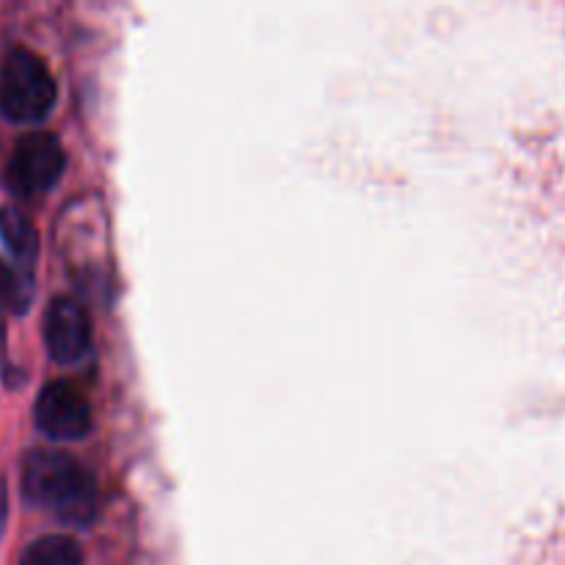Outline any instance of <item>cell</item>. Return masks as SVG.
Segmentation results:
<instances>
[{
    "mask_svg": "<svg viewBox=\"0 0 565 565\" xmlns=\"http://www.w3.org/2000/svg\"><path fill=\"white\" fill-rule=\"evenodd\" d=\"M22 494L70 527H86L97 516V480L66 452H28L22 463Z\"/></svg>",
    "mask_w": 565,
    "mask_h": 565,
    "instance_id": "6da1fadb",
    "label": "cell"
},
{
    "mask_svg": "<svg viewBox=\"0 0 565 565\" xmlns=\"http://www.w3.org/2000/svg\"><path fill=\"white\" fill-rule=\"evenodd\" d=\"M58 103V83L47 61L14 47L0 64V114L17 125H39Z\"/></svg>",
    "mask_w": 565,
    "mask_h": 565,
    "instance_id": "7a4b0ae2",
    "label": "cell"
},
{
    "mask_svg": "<svg viewBox=\"0 0 565 565\" xmlns=\"http://www.w3.org/2000/svg\"><path fill=\"white\" fill-rule=\"evenodd\" d=\"M66 169V154L53 132H28L14 143L6 182L17 196H39L47 193L61 180Z\"/></svg>",
    "mask_w": 565,
    "mask_h": 565,
    "instance_id": "3957f363",
    "label": "cell"
},
{
    "mask_svg": "<svg viewBox=\"0 0 565 565\" xmlns=\"http://www.w3.org/2000/svg\"><path fill=\"white\" fill-rule=\"evenodd\" d=\"M33 417L39 430L53 441H77L92 430V406L83 392L66 381H53L39 392Z\"/></svg>",
    "mask_w": 565,
    "mask_h": 565,
    "instance_id": "277c9868",
    "label": "cell"
},
{
    "mask_svg": "<svg viewBox=\"0 0 565 565\" xmlns=\"http://www.w3.org/2000/svg\"><path fill=\"white\" fill-rule=\"evenodd\" d=\"M44 345L61 364H77L92 351V320L88 312L70 296L50 301L44 309Z\"/></svg>",
    "mask_w": 565,
    "mask_h": 565,
    "instance_id": "5b68a950",
    "label": "cell"
},
{
    "mask_svg": "<svg viewBox=\"0 0 565 565\" xmlns=\"http://www.w3.org/2000/svg\"><path fill=\"white\" fill-rule=\"evenodd\" d=\"M0 241L6 243L17 268L31 274V268L39 259V232L33 221L14 204L0 207Z\"/></svg>",
    "mask_w": 565,
    "mask_h": 565,
    "instance_id": "8992f818",
    "label": "cell"
},
{
    "mask_svg": "<svg viewBox=\"0 0 565 565\" xmlns=\"http://www.w3.org/2000/svg\"><path fill=\"white\" fill-rule=\"evenodd\" d=\"M22 565H83V552L70 535H44L28 546Z\"/></svg>",
    "mask_w": 565,
    "mask_h": 565,
    "instance_id": "52a82bcc",
    "label": "cell"
},
{
    "mask_svg": "<svg viewBox=\"0 0 565 565\" xmlns=\"http://www.w3.org/2000/svg\"><path fill=\"white\" fill-rule=\"evenodd\" d=\"M0 303L11 312H28L33 303L31 274L0 259Z\"/></svg>",
    "mask_w": 565,
    "mask_h": 565,
    "instance_id": "ba28073f",
    "label": "cell"
},
{
    "mask_svg": "<svg viewBox=\"0 0 565 565\" xmlns=\"http://www.w3.org/2000/svg\"><path fill=\"white\" fill-rule=\"evenodd\" d=\"M6 519H9V489H6V480L0 478V539H3Z\"/></svg>",
    "mask_w": 565,
    "mask_h": 565,
    "instance_id": "9c48e42d",
    "label": "cell"
},
{
    "mask_svg": "<svg viewBox=\"0 0 565 565\" xmlns=\"http://www.w3.org/2000/svg\"><path fill=\"white\" fill-rule=\"evenodd\" d=\"M6 351V320H3V312H0V353Z\"/></svg>",
    "mask_w": 565,
    "mask_h": 565,
    "instance_id": "30bf717a",
    "label": "cell"
}]
</instances>
